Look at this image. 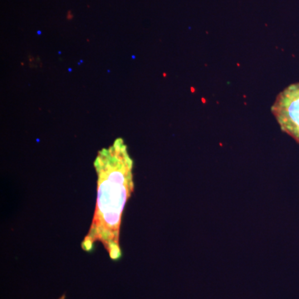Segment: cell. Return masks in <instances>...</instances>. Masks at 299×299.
I'll return each instance as SVG.
<instances>
[{
	"label": "cell",
	"instance_id": "2",
	"mask_svg": "<svg viewBox=\"0 0 299 299\" xmlns=\"http://www.w3.org/2000/svg\"><path fill=\"white\" fill-rule=\"evenodd\" d=\"M271 110L281 129L299 143V82L279 93Z\"/></svg>",
	"mask_w": 299,
	"mask_h": 299
},
{
	"label": "cell",
	"instance_id": "1",
	"mask_svg": "<svg viewBox=\"0 0 299 299\" xmlns=\"http://www.w3.org/2000/svg\"><path fill=\"white\" fill-rule=\"evenodd\" d=\"M97 195L90 228L81 246L92 252L96 244L103 245L109 258L122 257L120 234L125 204L134 191L133 161L123 139L115 140L98 152L94 161Z\"/></svg>",
	"mask_w": 299,
	"mask_h": 299
}]
</instances>
